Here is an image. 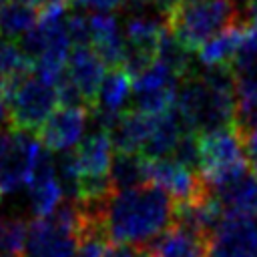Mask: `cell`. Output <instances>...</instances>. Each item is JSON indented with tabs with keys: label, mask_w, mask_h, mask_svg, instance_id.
I'll return each mask as SVG.
<instances>
[{
	"label": "cell",
	"mask_w": 257,
	"mask_h": 257,
	"mask_svg": "<svg viewBox=\"0 0 257 257\" xmlns=\"http://www.w3.org/2000/svg\"><path fill=\"white\" fill-rule=\"evenodd\" d=\"M175 219L173 199L155 185L116 191L100 211V227L108 241L145 247L163 235Z\"/></svg>",
	"instance_id": "6da1fadb"
},
{
	"label": "cell",
	"mask_w": 257,
	"mask_h": 257,
	"mask_svg": "<svg viewBox=\"0 0 257 257\" xmlns=\"http://www.w3.org/2000/svg\"><path fill=\"white\" fill-rule=\"evenodd\" d=\"M167 24L179 42L195 52L219 32L235 24H247V20L239 0H183L167 18Z\"/></svg>",
	"instance_id": "7a4b0ae2"
},
{
	"label": "cell",
	"mask_w": 257,
	"mask_h": 257,
	"mask_svg": "<svg viewBox=\"0 0 257 257\" xmlns=\"http://www.w3.org/2000/svg\"><path fill=\"white\" fill-rule=\"evenodd\" d=\"M199 175L207 189L217 193L249 175L243 133L237 124L199 133Z\"/></svg>",
	"instance_id": "3957f363"
},
{
	"label": "cell",
	"mask_w": 257,
	"mask_h": 257,
	"mask_svg": "<svg viewBox=\"0 0 257 257\" xmlns=\"http://www.w3.org/2000/svg\"><path fill=\"white\" fill-rule=\"evenodd\" d=\"M0 94L8 102L12 128L24 133L40 131L60 102L58 88L38 76L6 82L0 86Z\"/></svg>",
	"instance_id": "277c9868"
},
{
	"label": "cell",
	"mask_w": 257,
	"mask_h": 257,
	"mask_svg": "<svg viewBox=\"0 0 257 257\" xmlns=\"http://www.w3.org/2000/svg\"><path fill=\"white\" fill-rule=\"evenodd\" d=\"M42 151L44 145L32 133L16 128L0 133V195H12L28 185Z\"/></svg>",
	"instance_id": "5b68a950"
},
{
	"label": "cell",
	"mask_w": 257,
	"mask_h": 257,
	"mask_svg": "<svg viewBox=\"0 0 257 257\" xmlns=\"http://www.w3.org/2000/svg\"><path fill=\"white\" fill-rule=\"evenodd\" d=\"M181 78L167 64L155 60L145 72L133 78V108L159 116L177 108Z\"/></svg>",
	"instance_id": "8992f818"
},
{
	"label": "cell",
	"mask_w": 257,
	"mask_h": 257,
	"mask_svg": "<svg viewBox=\"0 0 257 257\" xmlns=\"http://www.w3.org/2000/svg\"><path fill=\"white\" fill-rule=\"evenodd\" d=\"M209 257H257V217L225 211L209 237Z\"/></svg>",
	"instance_id": "52a82bcc"
},
{
	"label": "cell",
	"mask_w": 257,
	"mask_h": 257,
	"mask_svg": "<svg viewBox=\"0 0 257 257\" xmlns=\"http://www.w3.org/2000/svg\"><path fill=\"white\" fill-rule=\"evenodd\" d=\"M147 181L149 185L163 189L175 205L197 201L209 193L203 177L195 173V169L181 165L173 157L155 161L147 159Z\"/></svg>",
	"instance_id": "ba28073f"
},
{
	"label": "cell",
	"mask_w": 257,
	"mask_h": 257,
	"mask_svg": "<svg viewBox=\"0 0 257 257\" xmlns=\"http://www.w3.org/2000/svg\"><path fill=\"white\" fill-rule=\"evenodd\" d=\"M88 116L84 106H60L38 131V139L50 153H70L84 139Z\"/></svg>",
	"instance_id": "9c48e42d"
},
{
	"label": "cell",
	"mask_w": 257,
	"mask_h": 257,
	"mask_svg": "<svg viewBox=\"0 0 257 257\" xmlns=\"http://www.w3.org/2000/svg\"><path fill=\"white\" fill-rule=\"evenodd\" d=\"M106 64L104 60L94 52L92 46H74L68 62H66V78L68 82L78 90V94L82 96L86 108L90 110L98 88L106 76Z\"/></svg>",
	"instance_id": "30bf717a"
},
{
	"label": "cell",
	"mask_w": 257,
	"mask_h": 257,
	"mask_svg": "<svg viewBox=\"0 0 257 257\" xmlns=\"http://www.w3.org/2000/svg\"><path fill=\"white\" fill-rule=\"evenodd\" d=\"M90 44L94 52L112 68H120L126 56L124 28L114 14H92L88 16Z\"/></svg>",
	"instance_id": "8fae6325"
},
{
	"label": "cell",
	"mask_w": 257,
	"mask_h": 257,
	"mask_svg": "<svg viewBox=\"0 0 257 257\" xmlns=\"http://www.w3.org/2000/svg\"><path fill=\"white\" fill-rule=\"evenodd\" d=\"M155 118L151 114H145L141 110H126L124 114H120V118L116 120V124L110 128V141L114 147V153H122V155H141L145 143L149 141L153 126H155Z\"/></svg>",
	"instance_id": "7c38bea8"
},
{
	"label": "cell",
	"mask_w": 257,
	"mask_h": 257,
	"mask_svg": "<svg viewBox=\"0 0 257 257\" xmlns=\"http://www.w3.org/2000/svg\"><path fill=\"white\" fill-rule=\"evenodd\" d=\"M149 257H207L209 241L189 229L171 225L147 249Z\"/></svg>",
	"instance_id": "4fadbf2b"
},
{
	"label": "cell",
	"mask_w": 257,
	"mask_h": 257,
	"mask_svg": "<svg viewBox=\"0 0 257 257\" xmlns=\"http://www.w3.org/2000/svg\"><path fill=\"white\" fill-rule=\"evenodd\" d=\"M185 124L175 110L171 112H165V114H159L155 118V126H153V133L149 137V141L145 143L143 147V157L149 159V161H155V159H169L175 151V147L179 145L181 137L185 135Z\"/></svg>",
	"instance_id": "5bb4252c"
},
{
	"label": "cell",
	"mask_w": 257,
	"mask_h": 257,
	"mask_svg": "<svg viewBox=\"0 0 257 257\" xmlns=\"http://www.w3.org/2000/svg\"><path fill=\"white\" fill-rule=\"evenodd\" d=\"M247 28H249V24H235V26L219 32L211 40H207L197 50L199 64L201 66H229L243 42Z\"/></svg>",
	"instance_id": "9a60e30c"
},
{
	"label": "cell",
	"mask_w": 257,
	"mask_h": 257,
	"mask_svg": "<svg viewBox=\"0 0 257 257\" xmlns=\"http://www.w3.org/2000/svg\"><path fill=\"white\" fill-rule=\"evenodd\" d=\"M38 14L32 6L10 0L0 6V36L6 40L16 42L18 38L22 40L36 24H38Z\"/></svg>",
	"instance_id": "2e32d148"
},
{
	"label": "cell",
	"mask_w": 257,
	"mask_h": 257,
	"mask_svg": "<svg viewBox=\"0 0 257 257\" xmlns=\"http://www.w3.org/2000/svg\"><path fill=\"white\" fill-rule=\"evenodd\" d=\"M110 183H112L114 193L149 185V181H147V159L143 155L114 153V161H112V169H110Z\"/></svg>",
	"instance_id": "e0dca14e"
},
{
	"label": "cell",
	"mask_w": 257,
	"mask_h": 257,
	"mask_svg": "<svg viewBox=\"0 0 257 257\" xmlns=\"http://www.w3.org/2000/svg\"><path fill=\"white\" fill-rule=\"evenodd\" d=\"M225 211H241L257 215V177L245 175L229 187L215 193Z\"/></svg>",
	"instance_id": "ac0fdd59"
},
{
	"label": "cell",
	"mask_w": 257,
	"mask_h": 257,
	"mask_svg": "<svg viewBox=\"0 0 257 257\" xmlns=\"http://www.w3.org/2000/svg\"><path fill=\"white\" fill-rule=\"evenodd\" d=\"M32 60L22 50L18 42L6 40L0 36V86L12 80H20L30 70Z\"/></svg>",
	"instance_id": "d6986e66"
},
{
	"label": "cell",
	"mask_w": 257,
	"mask_h": 257,
	"mask_svg": "<svg viewBox=\"0 0 257 257\" xmlns=\"http://www.w3.org/2000/svg\"><path fill=\"white\" fill-rule=\"evenodd\" d=\"M28 225L22 217H0V255L22 257Z\"/></svg>",
	"instance_id": "ffe728a7"
},
{
	"label": "cell",
	"mask_w": 257,
	"mask_h": 257,
	"mask_svg": "<svg viewBox=\"0 0 257 257\" xmlns=\"http://www.w3.org/2000/svg\"><path fill=\"white\" fill-rule=\"evenodd\" d=\"M171 157L175 161H179L181 165L189 167V169H195V167L199 169V139H197V133L185 131V135L181 137V141L175 147Z\"/></svg>",
	"instance_id": "44dd1931"
},
{
	"label": "cell",
	"mask_w": 257,
	"mask_h": 257,
	"mask_svg": "<svg viewBox=\"0 0 257 257\" xmlns=\"http://www.w3.org/2000/svg\"><path fill=\"white\" fill-rule=\"evenodd\" d=\"M106 237L102 231H88L80 237L78 249L74 257H104L106 251Z\"/></svg>",
	"instance_id": "7402d4cb"
},
{
	"label": "cell",
	"mask_w": 257,
	"mask_h": 257,
	"mask_svg": "<svg viewBox=\"0 0 257 257\" xmlns=\"http://www.w3.org/2000/svg\"><path fill=\"white\" fill-rule=\"evenodd\" d=\"M82 10H92L94 14H112L114 10H124L128 0H72Z\"/></svg>",
	"instance_id": "603a6c76"
},
{
	"label": "cell",
	"mask_w": 257,
	"mask_h": 257,
	"mask_svg": "<svg viewBox=\"0 0 257 257\" xmlns=\"http://www.w3.org/2000/svg\"><path fill=\"white\" fill-rule=\"evenodd\" d=\"M241 133H243V145H245L249 169H251L253 177H257V128H249V131H241Z\"/></svg>",
	"instance_id": "cb8c5ba5"
},
{
	"label": "cell",
	"mask_w": 257,
	"mask_h": 257,
	"mask_svg": "<svg viewBox=\"0 0 257 257\" xmlns=\"http://www.w3.org/2000/svg\"><path fill=\"white\" fill-rule=\"evenodd\" d=\"M104 257H149V253H147V247L110 243V245H106Z\"/></svg>",
	"instance_id": "d4e9b609"
},
{
	"label": "cell",
	"mask_w": 257,
	"mask_h": 257,
	"mask_svg": "<svg viewBox=\"0 0 257 257\" xmlns=\"http://www.w3.org/2000/svg\"><path fill=\"white\" fill-rule=\"evenodd\" d=\"M181 4H183V0H155V6L159 8V12H161L165 18H169Z\"/></svg>",
	"instance_id": "484cf974"
},
{
	"label": "cell",
	"mask_w": 257,
	"mask_h": 257,
	"mask_svg": "<svg viewBox=\"0 0 257 257\" xmlns=\"http://www.w3.org/2000/svg\"><path fill=\"white\" fill-rule=\"evenodd\" d=\"M243 12H245V20L251 28L257 30V0H245V6H243Z\"/></svg>",
	"instance_id": "4316f807"
},
{
	"label": "cell",
	"mask_w": 257,
	"mask_h": 257,
	"mask_svg": "<svg viewBox=\"0 0 257 257\" xmlns=\"http://www.w3.org/2000/svg\"><path fill=\"white\" fill-rule=\"evenodd\" d=\"M10 122V110H8V102L6 98L0 94V133L4 131V126Z\"/></svg>",
	"instance_id": "83f0119b"
},
{
	"label": "cell",
	"mask_w": 257,
	"mask_h": 257,
	"mask_svg": "<svg viewBox=\"0 0 257 257\" xmlns=\"http://www.w3.org/2000/svg\"><path fill=\"white\" fill-rule=\"evenodd\" d=\"M16 2L28 4V6H32V8H36V6H38V8H42V10H44V8H46V2H48V0H16Z\"/></svg>",
	"instance_id": "f1b7e54d"
},
{
	"label": "cell",
	"mask_w": 257,
	"mask_h": 257,
	"mask_svg": "<svg viewBox=\"0 0 257 257\" xmlns=\"http://www.w3.org/2000/svg\"><path fill=\"white\" fill-rule=\"evenodd\" d=\"M0 257H6V255H0Z\"/></svg>",
	"instance_id": "f546056e"
},
{
	"label": "cell",
	"mask_w": 257,
	"mask_h": 257,
	"mask_svg": "<svg viewBox=\"0 0 257 257\" xmlns=\"http://www.w3.org/2000/svg\"><path fill=\"white\" fill-rule=\"evenodd\" d=\"M0 199H2V195H0Z\"/></svg>",
	"instance_id": "4dcf8cb0"
}]
</instances>
